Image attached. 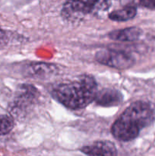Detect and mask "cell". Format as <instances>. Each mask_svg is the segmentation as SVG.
Wrapping results in <instances>:
<instances>
[{
	"label": "cell",
	"mask_w": 155,
	"mask_h": 156,
	"mask_svg": "<svg viewBox=\"0 0 155 156\" xmlns=\"http://www.w3.org/2000/svg\"><path fill=\"white\" fill-rule=\"evenodd\" d=\"M14 126V120L11 116L0 115V136L9 134L13 129Z\"/></svg>",
	"instance_id": "8fae6325"
},
{
	"label": "cell",
	"mask_w": 155,
	"mask_h": 156,
	"mask_svg": "<svg viewBox=\"0 0 155 156\" xmlns=\"http://www.w3.org/2000/svg\"><path fill=\"white\" fill-rule=\"evenodd\" d=\"M97 91L96 79L90 75H84L75 80L55 86L52 95L65 108L78 110L94 101Z\"/></svg>",
	"instance_id": "7a4b0ae2"
},
{
	"label": "cell",
	"mask_w": 155,
	"mask_h": 156,
	"mask_svg": "<svg viewBox=\"0 0 155 156\" xmlns=\"http://www.w3.org/2000/svg\"><path fill=\"white\" fill-rule=\"evenodd\" d=\"M142 34V30L137 27H130L109 32L108 37L113 41H135Z\"/></svg>",
	"instance_id": "9c48e42d"
},
{
	"label": "cell",
	"mask_w": 155,
	"mask_h": 156,
	"mask_svg": "<svg viewBox=\"0 0 155 156\" xmlns=\"http://www.w3.org/2000/svg\"><path fill=\"white\" fill-rule=\"evenodd\" d=\"M137 15V8L134 5H127L122 9L112 11L109 14V18L114 21H127L135 18Z\"/></svg>",
	"instance_id": "30bf717a"
},
{
	"label": "cell",
	"mask_w": 155,
	"mask_h": 156,
	"mask_svg": "<svg viewBox=\"0 0 155 156\" xmlns=\"http://www.w3.org/2000/svg\"><path fill=\"white\" fill-rule=\"evenodd\" d=\"M4 35V32H3V30H2L1 29H0V37L3 36Z\"/></svg>",
	"instance_id": "4fadbf2b"
},
{
	"label": "cell",
	"mask_w": 155,
	"mask_h": 156,
	"mask_svg": "<svg viewBox=\"0 0 155 156\" xmlns=\"http://www.w3.org/2000/svg\"><path fill=\"white\" fill-rule=\"evenodd\" d=\"M38 97L36 88L30 85H21L18 88L15 98L12 105V112L26 109L34 103Z\"/></svg>",
	"instance_id": "5b68a950"
},
{
	"label": "cell",
	"mask_w": 155,
	"mask_h": 156,
	"mask_svg": "<svg viewBox=\"0 0 155 156\" xmlns=\"http://www.w3.org/2000/svg\"><path fill=\"white\" fill-rule=\"evenodd\" d=\"M111 0H67L62 14L68 19H79L88 15H97L108 10Z\"/></svg>",
	"instance_id": "3957f363"
},
{
	"label": "cell",
	"mask_w": 155,
	"mask_h": 156,
	"mask_svg": "<svg viewBox=\"0 0 155 156\" xmlns=\"http://www.w3.org/2000/svg\"><path fill=\"white\" fill-rule=\"evenodd\" d=\"M26 73L27 76L33 78H48L54 74L56 71V66L53 64L45 63V62H33L26 66Z\"/></svg>",
	"instance_id": "ba28073f"
},
{
	"label": "cell",
	"mask_w": 155,
	"mask_h": 156,
	"mask_svg": "<svg viewBox=\"0 0 155 156\" xmlns=\"http://www.w3.org/2000/svg\"><path fill=\"white\" fill-rule=\"evenodd\" d=\"M139 3L142 7L155 10V0H139Z\"/></svg>",
	"instance_id": "7c38bea8"
},
{
	"label": "cell",
	"mask_w": 155,
	"mask_h": 156,
	"mask_svg": "<svg viewBox=\"0 0 155 156\" xmlns=\"http://www.w3.org/2000/svg\"><path fill=\"white\" fill-rule=\"evenodd\" d=\"M81 152L88 155H116L117 149L115 145L110 141H97L90 146H84Z\"/></svg>",
	"instance_id": "52a82bcc"
},
{
	"label": "cell",
	"mask_w": 155,
	"mask_h": 156,
	"mask_svg": "<svg viewBox=\"0 0 155 156\" xmlns=\"http://www.w3.org/2000/svg\"><path fill=\"white\" fill-rule=\"evenodd\" d=\"M123 101V95L119 90L115 88H103L97 91L94 101L97 105L109 108L120 105Z\"/></svg>",
	"instance_id": "8992f818"
},
{
	"label": "cell",
	"mask_w": 155,
	"mask_h": 156,
	"mask_svg": "<svg viewBox=\"0 0 155 156\" xmlns=\"http://www.w3.org/2000/svg\"><path fill=\"white\" fill-rule=\"evenodd\" d=\"M95 59L102 65L125 70L133 66L135 59L131 53L123 50L106 49L97 52L95 55Z\"/></svg>",
	"instance_id": "277c9868"
},
{
	"label": "cell",
	"mask_w": 155,
	"mask_h": 156,
	"mask_svg": "<svg viewBox=\"0 0 155 156\" xmlns=\"http://www.w3.org/2000/svg\"><path fill=\"white\" fill-rule=\"evenodd\" d=\"M154 120V105L148 101H137L131 104L114 122L111 133L119 141H132Z\"/></svg>",
	"instance_id": "6da1fadb"
}]
</instances>
